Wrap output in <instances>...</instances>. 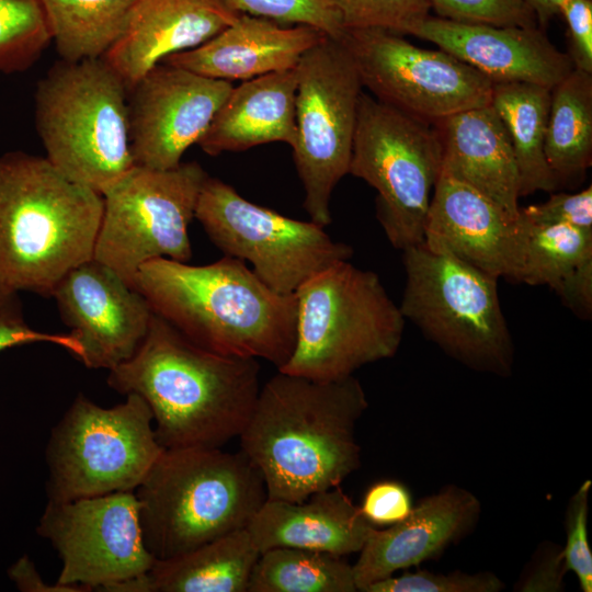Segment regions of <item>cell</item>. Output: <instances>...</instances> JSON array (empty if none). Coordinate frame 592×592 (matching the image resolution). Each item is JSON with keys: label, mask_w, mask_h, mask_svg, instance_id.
Masks as SVG:
<instances>
[{"label": "cell", "mask_w": 592, "mask_h": 592, "mask_svg": "<svg viewBox=\"0 0 592 592\" xmlns=\"http://www.w3.org/2000/svg\"><path fill=\"white\" fill-rule=\"evenodd\" d=\"M367 407L353 375L318 380L278 371L261 386L239 439L267 499L300 502L340 486L361 465L356 425Z\"/></svg>", "instance_id": "6da1fadb"}, {"label": "cell", "mask_w": 592, "mask_h": 592, "mask_svg": "<svg viewBox=\"0 0 592 592\" xmlns=\"http://www.w3.org/2000/svg\"><path fill=\"white\" fill-rule=\"evenodd\" d=\"M109 372V387L147 402L164 449L239 437L261 389L257 358L206 350L155 312L136 353Z\"/></svg>", "instance_id": "7a4b0ae2"}, {"label": "cell", "mask_w": 592, "mask_h": 592, "mask_svg": "<svg viewBox=\"0 0 592 592\" xmlns=\"http://www.w3.org/2000/svg\"><path fill=\"white\" fill-rule=\"evenodd\" d=\"M134 287L155 314L197 345L223 355L265 360L280 369L296 341V297L225 255L206 265L167 258L143 264Z\"/></svg>", "instance_id": "3957f363"}, {"label": "cell", "mask_w": 592, "mask_h": 592, "mask_svg": "<svg viewBox=\"0 0 592 592\" xmlns=\"http://www.w3.org/2000/svg\"><path fill=\"white\" fill-rule=\"evenodd\" d=\"M103 196L72 182L46 157L0 156V286L52 297L93 259Z\"/></svg>", "instance_id": "277c9868"}, {"label": "cell", "mask_w": 592, "mask_h": 592, "mask_svg": "<svg viewBox=\"0 0 592 592\" xmlns=\"http://www.w3.org/2000/svg\"><path fill=\"white\" fill-rule=\"evenodd\" d=\"M135 494L143 539L156 560L247 528L267 499L246 454L221 447L164 449Z\"/></svg>", "instance_id": "5b68a950"}, {"label": "cell", "mask_w": 592, "mask_h": 592, "mask_svg": "<svg viewBox=\"0 0 592 592\" xmlns=\"http://www.w3.org/2000/svg\"><path fill=\"white\" fill-rule=\"evenodd\" d=\"M127 100L125 82L102 57L55 62L35 91L46 159L102 195L135 166Z\"/></svg>", "instance_id": "8992f818"}, {"label": "cell", "mask_w": 592, "mask_h": 592, "mask_svg": "<svg viewBox=\"0 0 592 592\" xmlns=\"http://www.w3.org/2000/svg\"><path fill=\"white\" fill-rule=\"evenodd\" d=\"M295 297V348L281 372L341 379L394 356L401 343L406 320L399 306L376 273L349 260L311 276Z\"/></svg>", "instance_id": "52a82bcc"}, {"label": "cell", "mask_w": 592, "mask_h": 592, "mask_svg": "<svg viewBox=\"0 0 592 592\" xmlns=\"http://www.w3.org/2000/svg\"><path fill=\"white\" fill-rule=\"evenodd\" d=\"M402 252L406 285L399 309L405 320L467 367L510 376L514 346L499 278L424 243Z\"/></svg>", "instance_id": "ba28073f"}, {"label": "cell", "mask_w": 592, "mask_h": 592, "mask_svg": "<svg viewBox=\"0 0 592 592\" xmlns=\"http://www.w3.org/2000/svg\"><path fill=\"white\" fill-rule=\"evenodd\" d=\"M111 408L78 395L52 429L45 451L46 493L69 501L135 491L164 448L137 394Z\"/></svg>", "instance_id": "9c48e42d"}, {"label": "cell", "mask_w": 592, "mask_h": 592, "mask_svg": "<svg viewBox=\"0 0 592 592\" xmlns=\"http://www.w3.org/2000/svg\"><path fill=\"white\" fill-rule=\"evenodd\" d=\"M442 168L443 147L433 124L362 92L349 173L377 191L376 216L392 247L424 242Z\"/></svg>", "instance_id": "30bf717a"}, {"label": "cell", "mask_w": 592, "mask_h": 592, "mask_svg": "<svg viewBox=\"0 0 592 592\" xmlns=\"http://www.w3.org/2000/svg\"><path fill=\"white\" fill-rule=\"evenodd\" d=\"M207 175L196 161L167 170L135 164L102 194L93 259L133 287L139 267L151 260L187 262V228Z\"/></svg>", "instance_id": "8fae6325"}, {"label": "cell", "mask_w": 592, "mask_h": 592, "mask_svg": "<svg viewBox=\"0 0 592 592\" xmlns=\"http://www.w3.org/2000/svg\"><path fill=\"white\" fill-rule=\"evenodd\" d=\"M296 138L292 147L310 220L331 223L330 201L349 173L362 86L356 67L334 38L310 47L296 66Z\"/></svg>", "instance_id": "7c38bea8"}, {"label": "cell", "mask_w": 592, "mask_h": 592, "mask_svg": "<svg viewBox=\"0 0 592 592\" xmlns=\"http://www.w3.org/2000/svg\"><path fill=\"white\" fill-rule=\"evenodd\" d=\"M194 217L225 255L249 261L261 281L285 295L295 294L311 276L353 254L350 246L333 240L322 226L251 203L209 175Z\"/></svg>", "instance_id": "4fadbf2b"}, {"label": "cell", "mask_w": 592, "mask_h": 592, "mask_svg": "<svg viewBox=\"0 0 592 592\" xmlns=\"http://www.w3.org/2000/svg\"><path fill=\"white\" fill-rule=\"evenodd\" d=\"M363 88L378 101L434 124L491 103L493 82L440 49L415 46L380 29H345L338 38Z\"/></svg>", "instance_id": "5bb4252c"}, {"label": "cell", "mask_w": 592, "mask_h": 592, "mask_svg": "<svg viewBox=\"0 0 592 592\" xmlns=\"http://www.w3.org/2000/svg\"><path fill=\"white\" fill-rule=\"evenodd\" d=\"M36 531L61 560L59 584L112 592L156 561L143 539L135 491L47 500Z\"/></svg>", "instance_id": "9a60e30c"}, {"label": "cell", "mask_w": 592, "mask_h": 592, "mask_svg": "<svg viewBox=\"0 0 592 592\" xmlns=\"http://www.w3.org/2000/svg\"><path fill=\"white\" fill-rule=\"evenodd\" d=\"M232 83L160 62L128 91L130 151L136 166L167 170L197 144Z\"/></svg>", "instance_id": "2e32d148"}, {"label": "cell", "mask_w": 592, "mask_h": 592, "mask_svg": "<svg viewBox=\"0 0 592 592\" xmlns=\"http://www.w3.org/2000/svg\"><path fill=\"white\" fill-rule=\"evenodd\" d=\"M52 297L81 346L79 361L93 369L111 371L128 361L153 316L141 293L95 259L69 271Z\"/></svg>", "instance_id": "e0dca14e"}, {"label": "cell", "mask_w": 592, "mask_h": 592, "mask_svg": "<svg viewBox=\"0 0 592 592\" xmlns=\"http://www.w3.org/2000/svg\"><path fill=\"white\" fill-rule=\"evenodd\" d=\"M526 225L442 168L428 212L424 244L494 277L519 282Z\"/></svg>", "instance_id": "ac0fdd59"}, {"label": "cell", "mask_w": 592, "mask_h": 592, "mask_svg": "<svg viewBox=\"0 0 592 592\" xmlns=\"http://www.w3.org/2000/svg\"><path fill=\"white\" fill-rule=\"evenodd\" d=\"M538 27L462 23L428 15L407 34L435 44L493 83L527 82L553 89L573 69Z\"/></svg>", "instance_id": "d6986e66"}, {"label": "cell", "mask_w": 592, "mask_h": 592, "mask_svg": "<svg viewBox=\"0 0 592 592\" xmlns=\"http://www.w3.org/2000/svg\"><path fill=\"white\" fill-rule=\"evenodd\" d=\"M480 511L473 492L448 485L422 499L400 522L373 527L352 565L357 591L437 557L474 528Z\"/></svg>", "instance_id": "ffe728a7"}, {"label": "cell", "mask_w": 592, "mask_h": 592, "mask_svg": "<svg viewBox=\"0 0 592 592\" xmlns=\"http://www.w3.org/2000/svg\"><path fill=\"white\" fill-rule=\"evenodd\" d=\"M239 14L225 0H137L102 58L129 91L166 57L205 43Z\"/></svg>", "instance_id": "44dd1931"}, {"label": "cell", "mask_w": 592, "mask_h": 592, "mask_svg": "<svg viewBox=\"0 0 592 592\" xmlns=\"http://www.w3.org/2000/svg\"><path fill=\"white\" fill-rule=\"evenodd\" d=\"M326 36L308 25L287 27L265 18L240 13L210 39L172 54L161 62L212 79L246 81L295 69L301 56Z\"/></svg>", "instance_id": "7402d4cb"}, {"label": "cell", "mask_w": 592, "mask_h": 592, "mask_svg": "<svg viewBox=\"0 0 592 592\" xmlns=\"http://www.w3.org/2000/svg\"><path fill=\"white\" fill-rule=\"evenodd\" d=\"M373 527L337 486L300 502L266 499L247 530L260 554L296 547L343 557L358 553Z\"/></svg>", "instance_id": "603a6c76"}, {"label": "cell", "mask_w": 592, "mask_h": 592, "mask_svg": "<svg viewBox=\"0 0 592 592\" xmlns=\"http://www.w3.org/2000/svg\"><path fill=\"white\" fill-rule=\"evenodd\" d=\"M433 125L442 141L443 170L519 217V170L506 129L491 103Z\"/></svg>", "instance_id": "cb8c5ba5"}, {"label": "cell", "mask_w": 592, "mask_h": 592, "mask_svg": "<svg viewBox=\"0 0 592 592\" xmlns=\"http://www.w3.org/2000/svg\"><path fill=\"white\" fill-rule=\"evenodd\" d=\"M296 69L232 87L197 145L209 156L269 143L293 147L296 138Z\"/></svg>", "instance_id": "d4e9b609"}, {"label": "cell", "mask_w": 592, "mask_h": 592, "mask_svg": "<svg viewBox=\"0 0 592 592\" xmlns=\"http://www.w3.org/2000/svg\"><path fill=\"white\" fill-rule=\"evenodd\" d=\"M260 551L247 528L183 555L156 560L148 572L112 592H248Z\"/></svg>", "instance_id": "484cf974"}, {"label": "cell", "mask_w": 592, "mask_h": 592, "mask_svg": "<svg viewBox=\"0 0 592 592\" xmlns=\"http://www.w3.org/2000/svg\"><path fill=\"white\" fill-rule=\"evenodd\" d=\"M491 105L511 141L520 175V195L555 191L558 181L545 155L550 89L527 82L493 83Z\"/></svg>", "instance_id": "4316f807"}, {"label": "cell", "mask_w": 592, "mask_h": 592, "mask_svg": "<svg viewBox=\"0 0 592 592\" xmlns=\"http://www.w3.org/2000/svg\"><path fill=\"white\" fill-rule=\"evenodd\" d=\"M545 155L558 183L592 161V73L573 69L550 90Z\"/></svg>", "instance_id": "83f0119b"}, {"label": "cell", "mask_w": 592, "mask_h": 592, "mask_svg": "<svg viewBox=\"0 0 592 592\" xmlns=\"http://www.w3.org/2000/svg\"><path fill=\"white\" fill-rule=\"evenodd\" d=\"M60 59L101 58L121 35L137 0H42Z\"/></svg>", "instance_id": "f1b7e54d"}, {"label": "cell", "mask_w": 592, "mask_h": 592, "mask_svg": "<svg viewBox=\"0 0 592 592\" xmlns=\"http://www.w3.org/2000/svg\"><path fill=\"white\" fill-rule=\"evenodd\" d=\"M353 566L327 551L275 547L260 554L248 592H355Z\"/></svg>", "instance_id": "f546056e"}, {"label": "cell", "mask_w": 592, "mask_h": 592, "mask_svg": "<svg viewBox=\"0 0 592 592\" xmlns=\"http://www.w3.org/2000/svg\"><path fill=\"white\" fill-rule=\"evenodd\" d=\"M523 219L526 241L519 282L548 285L556 292L583 260L592 257V231L568 225L533 224Z\"/></svg>", "instance_id": "4dcf8cb0"}, {"label": "cell", "mask_w": 592, "mask_h": 592, "mask_svg": "<svg viewBox=\"0 0 592 592\" xmlns=\"http://www.w3.org/2000/svg\"><path fill=\"white\" fill-rule=\"evenodd\" d=\"M52 42L42 0H0V72L29 69Z\"/></svg>", "instance_id": "1f68e13d"}, {"label": "cell", "mask_w": 592, "mask_h": 592, "mask_svg": "<svg viewBox=\"0 0 592 592\" xmlns=\"http://www.w3.org/2000/svg\"><path fill=\"white\" fill-rule=\"evenodd\" d=\"M345 29H380L399 35L430 14L429 0H327Z\"/></svg>", "instance_id": "d6a6232c"}, {"label": "cell", "mask_w": 592, "mask_h": 592, "mask_svg": "<svg viewBox=\"0 0 592 592\" xmlns=\"http://www.w3.org/2000/svg\"><path fill=\"white\" fill-rule=\"evenodd\" d=\"M237 11L281 24L308 25L338 39L344 31L340 14L327 0H225Z\"/></svg>", "instance_id": "836d02e7"}, {"label": "cell", "mask_w": 592, "mask_h": 592, "mask_svg": "<svg viewBox=\"0 0 592 592\" xmlns=\"http://www.w3.org/2000/svg\"><path fill=\"white\" fill-rule=\"evenodd\" d=\"M503 581L491 571L434 573L406 571L371 584L365 592H500Z\"/></svg>", "instance_id": "e575fe53"}, {"label": "cell", "mask_w": 592, "mask_h": 592, "mask_svg": "<svg viewBox=\"0 0 592 592\" xmlns=\"http://www.w3.org/2000/svg\"><path fill=\"white\" fill-rule=\"evenodd\" d=\"M439 18L462 23L538 27L524 0H429Z\"/></svg>", "instance_id": "d590c367"}, {"label": "cell", "mask_w": 592, "mask_h": 592, "mask_svg": "<svg viewBox=\"0 0 592 592\" xmlns=\"http://www.w3.org/2000/svg\"><path fill=\"white\" fill-rule=\"evenodd\" d=\"M590 479L584 480L569 499L566 515V545L562 547L565 565L574 572L583 592H592V550L588 534Z\"/></svg>", "instance_id": "8d00e7d4"}, {"label": "cell", "mask_w": 592, "mask_h": 592, "mask_svg": "<svg viewBox=\"0 0 592 592\" xmlns=\"http://www.w3.org/2000/svg\"><path fill=\"white\" fill-rule=\"evenodd\" d=\"M31 343L58 345L78 360L82 354L72 333H49L32 328L25 319L19 293L0 286V352Z\"/></svg>", "instance_id": "74e56055"}, {"label": "cell", "mask_w": 592, "mask_h": 592, "mask_svg": "<svg viewBox=\"0 0 592 592\" xmlns=\"http://www.w3.org/2000/svg\"><path fill=\"white\" fill-rule=\"evenodd\" d=\"M533 224L568 225L592 231V187L578 193H556L542 204L520 208Z\"/></svg>", "instance_id": "f35d334b"}, {"label": "cell", "mask_w": 592, "mask_h": 592, "mask_svg": "<svg viewBox=\"0 0 592 592\" xmlns=\"http://www.w3.org/2000/svg\"><path fill=\"white\" fill-rule=\"evenodd\" d=\"M412 508L409 490L401 482L394 480H384L371 486L360 506L366 520L376 527L400 522Z\"/></svg>", "instance_id": "ab89813d"}, {"label": "cell", "mask_w": 592, "mask_h": 592, "mask_svg": "<svg viewBox=\"0 0 592 592\" xmlns=\"http://www.w3.org/2000/svg\"><path fill=\"white\" fill-rule=\"evenodd\" d=\"M562 547L543 543L534 553L514 590L520 592H560L567 572Z\"/></svg>", "instance_id": "60d3db41"}, {"label": "cell", "mask_w": 592, "mask_h": 592, "mask_svg": "<svg viewBox=\"0 0 592 592\" xmlns=\"http://www.w3.org/2000/svg\"><path fill=\"white\" fill-rule=\"evenodd\" d=\"M560 14L568 26L574 69L592 73V0H566Z\"/></svg>", "instance_id": "b9f144b4"}, {"label": "cell", "mask_w": 592, "mask_h": 592, "mask_svg": "<svg viewBox=\"0 0 592 592\" xmlns=\"http://www.w3.org/2000/svg\"><path fill=\"white\" fill-rule=\"evenodd\" d=\"M562 303L578 317L592 315V257L583 260L556 289Z\"/></svg>", "instance_id": "7bdbcfd3"}, {"label": "cell", "mask_w": 592, "mask_h": 592, "mask_svg": "<svg viewBox=\"0 0 592 592\" xmlns=\"http://www.w3.org/2000/svg\"><path fill=\"white\" fill-rule=\"evenodd\" d=\"M8 576L15 587L23 592H84L83 588L75 585L48 584L36 570L27 555L20 557L8 569Z\"/></svg>", "instance_id": "ee69618b"}, {"label": "cell", "mask_w": 592, "mask_h": 592, "mask_svg": "<svg viewBox=\"0 0 592 592\" xmlns=\"http://www.w3.org/2000/svg\"><path fill=\"white\" fill-rule=\"evenodd\" d=\"M533 10L539 29L544 30L551 19L560 14L566 0H524Z\"/></svg>", "instance_id": "f6af8a7d"}]
</instances>
